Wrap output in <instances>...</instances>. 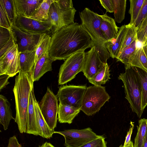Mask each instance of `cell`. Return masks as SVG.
Instances as JSON below:
<instances>
[{
  "mask_svg": "<svg viewBox=\"0 0 147 147\" xmlns=\"http://www.w3.org/2000/svg\"><path fill=\"white\" fill-rule=\"evenodd\" d=\"M20 58V53L16 42L0 56V75L7 74L11 77L19 73Z\"/></svg>",
  "mask_w": 147,
  "mask_h": 147,
  "instance_id": "11",
  "label": "cell"
},
{
  "mask_svg": "<svg viewBox=\"0 0 147 147\" xmlns=\"http://www.w3.org/2000/svg\"><path fill=\"white\" fill-rule=\"evenodd\" d=\"M80 111V109L74 107L59 103L57 117L59 122L61 123H71Z\"/></svg>",
  "mask_w": 147,
  "mask_h": 147,
  "instance_id": "19",
  "label": "cell"
},
{
  "mask_svg": "<svg viewBox=\"0 0 147 147\" xmlns=\"http://www.w3.org/2000/svg\"><path fill=\"white\" fill-rule=\"evenodd\" d=\"M137 126V132L134 140V147H142L143 142L147 132V119H141Z\"/></svg>",
  "mask_w": 147,
  "mask_h": 147,
  "instance_id": "31",
  "label": "cell"
},
{
  "mask_svg": "<svg viewBox=\"0 0 147 147\" xmlns=\"http://www.w3.org/2000/svg\"><path fill=\"white\" fill-rule=\"evenodd\" d=\"M35 51H27L20 53V71L30 74L32 73L35 65Z\"/></svg>",
  "mask_w": 147,
  "mask_h": 147,
  "instance_id": "24",
  "label": "cell"
},
{
  "mask_svg": "<svg viewBox=\"0 0 147 147\" xmlns=\"http://www.w3.org/2000/svg\"><path fill=\"white\" fill-rule=\"evenodd\" d=\"M56 2L60 8L63 10H68L74 7L71 0H56Z\"/></svg>",
  "mask_w": 147,
  "mask_h": 147,
  "instance_id": "40",
  "label": "cell"
},
{
  "mask_svg": "<svg viewBox=\"0 0 147 147\" xmlns=\"http://www.w3.org/2000/svg\"><path fill=\"white\" fill-rule=\"evenodd\" d=\"M51 36L49 34L44 33L40 35L35 50V64L38 60L46 51H48L51 43Z\"/></svg>",
  "mask_w": 147,
  "mask_h": 147,
  "instance_id": "27",
  "label": "cell"
},
{
  "mask_svg": "<svg viewBox=\"0 0 147 147\" xmlns=\"http://www.w3.org/2000/svg\"><path fill=\"white\" fill-rule=\"evenodd\" d=\"M99 1L101 5L106 10L107 12H113L111 0H100Z\"/></svg>",
  "mask_w": 147,
  "mask_h": 147,
  "instance_id": "41",
  "label": "cell"
},
{
  "mask_svg": "<svg viewBox=\"0 0 147 147\" xmlns=\"http://www.w3.org/2000/svg\"><path fill=\"white\" fill-rule=\"evenodd\" d=\"M109 67L107 64L103 67L92 78L88 79L89 82L94 86H101L110 79Z\"/></svg>",
  "mask_w": 147,
  "mask_h": 147,
  "instance_id": "26",
  "label": "cell"
},
{
  "mask_svg": "<svg viewBox=\"0 0 147 147\" xmlns=\"http://www.w3.org/2000/svg\"><path fill=\"white\" fill-rule=\"evenodd\" d=\"M85 53L84 51L77 52L65 60L59 70V85H63L71 81L78 73L83 71Z\"/></svg>",
  "mask_w": 147,
  "mask_h": 147,
  "instance_id": "6",
  "label": "cell"
},
{
  "mask_svg": "<svg viewBox=\"0 0 147 147\" xmlns=\"http://www.w3.org/2000/svg\"><path fill=\"white\" fill-rule=\"evenodd\" d=\"M57 97L48 87L40 102L38 103L42 114L47 124L52 130L56 127L58 105Z\"/></svg>",
  "mask_w": 147,
  "mask_h": 147,
  "instance_id": "7",
  "label": "cell"
},
{
  "mask_svg": "<svg viewBox=\"0 0 147 147\" xmlns=\"http://www.w3.org/2000/svg\"><path fill=\"white\" fill-rule=\"evenodd\" d=\"M138 40L142 45L147 35V16L137 28Z\"/></svg>",
  "mask_w": 147,
  "mask_h": 147,
  "instance_id": "35",
  "label": "cell"
},
{
  "mask_svg": "<svg viewBox=\"0 0 147 147\" xmlns=\"http://www.w3.org/2000/svg\"><path fill=\"white\" fill-rule=\"evenodd\" d=\"M105 138L102 136L101 137L94 140L80 147H107V142Z\"/></svg>",
  "mask_w": 147,
  "mask_h": 147,
  "instance_id": "39",
  "label": "cell"
},
{
  "mask_svg": "<svg viewBox=\"0 0 147 147\" xmlns=\"http://www.w3.org/2000/svg\"><path fill=\"white\" fill-rule=\"evenodd\" d=\"M142 147H147V132L143 141Z\"/></svg>",
  "mask_w": 147,
  "mask_h": 147,
  "instance_id": "46",
  "label": "cell"
},
{
  "mask_svg": "<svg viewBox=\"0 0 147 147\" xmlns=\"http://www.w3.org/2000/svg\"><path fill=\"white\" fill-rule=\"evenodd\" d=\"M39 147H55V146L51 143L46 142L41 145L39 146Z\"/></svg>",
  "mask_w": 147,
  "mask_h": 147,
  "instance_id": "45",
  "label": "cell"
},
{
  "mask_svg": "<svg viewBox=\"0 0 147 147\" xmlns=\"http://www.w3.org/2000/svg\"><path fill=\"white\" fill-rule=\"evenodd\" d=\"M144 0H129L130 7L129 13L130 15V23L134 24Z\"/></svg>",
  "mask_w": 147,
  "mask_h": 147,
  "instance_id": "33",
  "label": "cell"
},
{
  "mask_svg": "<svg viewBox=\"0 0 147 147\" xmlns=\"http://www.w3.org/2000/svg\"><path fill=\"white\" fill-rule=\"evenodd\" d=\"M131 66L137 67L147 71V57L142 46L138 47L130 57L127 66L125 68L126 69Z\"/></svg>",
  "mask_w": 147,
  "mask_h": 147,
  "instance_id": "22",
  "label": "cell"
},
{
  "mask_svg": "<svg viewBox=\"0 0 147 147\" xmlns=\"http://www.w3.org/2000/svg\"><path fill=\"white\" fill-rule=\"evenodd\" d=\"M76 11L74 7L66 10L61 9L56 0L52 3L49 11L48 20L52 25L53 33L63 27L74 23Z\"/></svg>",
  "mask_w": 147,
  "mask_h": 147,
  "instance_id": "9",
  "label": "cell"
},
{
  "mask_svg": "<svg viewBox=\"0 0 147 147\" xmlns=\"http://www.w3.org/2000/svg\"><path fill=\"white\" fill-rule=\"evenodd\" d=\"M36 98L34 90L30 92L27 113V128L26 133L40 136L41 133L36 119L34 106Z\"/></svg>",
  "mask_w": 147,
  "mask_h": 147,
  "instance_id": "16",
  "label": "cell"
},
{
  "mask_svg": "<svg viewBox=\"0 0 147 147\" xmlns=\"http://www.w3.org/2000/svg\"><path fill=\"white\" fill-rule=\"evenodd\" d=\"M125 30V25L119 27V31L115 38L111 41L107 42L105 44L110 57L112 58L117 59L119 55Z\"/></svg>",
  "mask_w": 147,
  "mask_h": 147,
  "instance_id": "20",
  "label": "cell"
},
{
  "mask_svg": "<svg viewBox=\"0 0 147 147\" xmlns=\"http://www.w3.org/2000/svg\"><path fill=\"white\" fill-rule=\"evenodd\" d=\"M48 51L38 60L32 69V75L34 82L38 81L46 73L52 70V64L54 61L49 57Z\"/></svg>",
  "mask_w": 147,
  "mask_h": 147,
  "instance_id": "17",
  "label": "cell"
},
{
  "mask_svg": "<svg viewBox=\"0 0 147 147\" xmlns=\"http://www.w3.org/2000/svg\"><path fill=\"white\" fill-rule=\"evenodd\" d=\"M0 26L10 29L11 28V23L5 11L2 2L0 1Z\"/></svg>",
  "mask_w": 147,
  "mask_h": 147,
  "instance_id": "36",
  "label": "cell"
},
{
  "mask_svg": "<svg viewBox=\"0 0 147 147\" xmlns=\"http://www.w3.org/2000/svg\"><path fill=\"white\" fill-rule=\"evenodd\" d=\"M13 119L11 104L3 95H0V123L3 127L4 130L8 128L10 120Z\"/></svg>",
  "mask_w": 147,
  "mask_h": 147,
  "instance_id": "21",
  "label": "cell"
},
{
  "mask_svg": "<svg viewBox=\"0 0 147 147\" xmlns=\"http://www.w3.org/2000/svg\"><path fill=\"white\" fill-rule=\"evenodd\" d=\"M87 87L86 86L74 85H66L60 87L56 95L59 103L80 109Z\"/></svg>",
  "mask_w": 147,
  "mask_h": 147,
  "instance_id": "10",
  "label": "cell"
},
{
  "mask_svg": "<svg viewBox=\"0 0 147 147\" xmlns=\"http://www.w3.org/2000/svg\"><path fill=\"white\" fill-rule=\"evenodd\" d=\"M43 0H13L15 17L29 18L34 15Z\"/></svg>",
  "mask_w": 147,
  "mask_h": 147,
  "instance_id": "15",
  "label": "cell"
},
{
  "mask_svg": "<svg viewBox=\"0 0 147 147\" xmlns=\"http://www.w3.org/2000/svg\"><path fill=\"white\" fill-rule=\"evenodd\" d=\"M137 31V29L134 24L129 23L125 25V30L119 54L133 42L138 40Z\"/></svg>",
  "mask_w": 147,
  "mask_h": 147,
  "instance_id": "25",
  "label": "cell"
},
{
  "mask_svg": "<svg viewBox=\"0 0 147 147\" xmlns=\"http://www.w3.org/2000/svg\"><path fill=\"white\" fill-rule=\"evenodd\" d=\"M147 16V0H144L142 6L134 24L137 28Z\"/></svg>",
  "mask_w": 147,
  "mask_h": 147,
  "instance_id": "38",
  "label": "cell"
},
{
  "mask_svg": "<svg viewBox=\"0 0 147 147\" xmlns=\"http://www.w3.org/2000/svg\"><path fill=\"white\" fill-rule=\"evenodd\" d=\"M33 83L32 73L20 71L15 78L13 89L16 110L14 120L22 134L26 131L27 113L30 94L34 90Z\"/></svg>",
  "mask_w": 147,
  "mask_h": 147,
  "instance_id": "2",
  "label": "cell"
},
{
  "mask_svg": "<svg viewBox=\"0 0 147 147\" xmlns=\"http://www.w3.org/2000/svg\"><path fill=\"white\" fill-rule=\"evenodd\" d=\"M138 40L133 42L119 55L116 59L117 61H120L125 65V67L128 65L131 57L134 53L138 48Z\"/></svg>",
  "mask_w": 147,
  "mask_h": 147,
  "instance_id": "32",
  "label": "cell"
},
{
  "mask_svg": "<svg viewBox=\"0 0 147 147\" xmlns=\"http://www.w3.org/2000/svg\"><path fill=\"white\" fill-rule=\"evenodd\" d=\"M51 36L48 54L54 61L65 60L74 53L93 46L88 34L76 22L63 27Z\"/></svg>",
  "mask_w": 147,
  "mask_h": 147,
  "instance_id": "1",
  "label": "cell"
},
{
  "mask_svg": "<svg viewBox=\"0 0 147 147\" xmlns=\"http://www.w3.org/2000/svg\"><path fill=\"white\" fill-rule=\"evenodd\" d=\"M22 31L27 33L41 34L53 32V26L49 20L40 21L30 18L16 16L13 23Z\"/></svg>",
  "mask_w": 147,
  "mask_h": 147,
  "instance_id": "12",
  "label": "cell"
},
{
  "mask_svg": "<svg viewBox=\"0 0 147 147\" xmlns=\"http://www.w3.org/2000/svg\"><path fill=\"white\" fill-rule=\"evenodd\" d=\"M144 51L147 57V44L145 46H142Z\"/></svg>",
  "mask_w": 147,
  "mask_h": 147,
  "instance_id": "47",
  "label": "cell"
},
{
  "mask_svg": "<svg viewBox=\"0 0 147 147\" xmlns=\"http://www.w3.org/2000/svg\"><path fill=\"white\" fill-rule=\"evenodd\" d=\"M56 0H43L34 14L29 17L35 20H48L49 18V12L51 5Z\"/></svg>",
  "mask_w": 147,
  "mask_h": 147,
  "instance_id": "30",
  "label": "cell"
},
{
  "mask_svg": "<svg viewBox=\"0 0 147 147\" xmlns=\"http://www.w3.org/2000/svg\"><path fill=\"white\" fill-rule=\"evenodd\" d=\"M126 1V0H111L114 19L117 23H121L125 18Z\"/></svg>",
  "mask_w": 147,
  "mask_h": 147,
  "instance_id": "28",
  "label": "cell"
},
{
  "mask_svg": "<svg viewBox=\"0 0 147 147\" xmlns=\"http://www.w3.org/2000/svg\"><path fill=\"white\" fill-rule=\"evenodd\" d=\"M100 16L101 29L108 42L111 41L115 38L119 28L117 26L114 19L106 13Z\"/></svg>",
  "mask_w": 147,
  "mask_h": 147,
  "instance_id": "18",
  "label": "cell"
},
{
  "mask_svg": "<svg viewBox=\"0 0 147 147\" xmlns=\"http://www.w3.org/2000/svg\"><path fill=\"white\" fill-rule=\"evenodd\" d=\"M147 44V35L146 38L144 42L142 45V46H144L145 45Z\"/></svg>",
  "mask_w": 147,
  "mask_h": 147,
  "instance_id": "49",
  "label": "cell"
},
{
  "mask_svg": "<svg viewBox=\"0 0 147 147\" xmlns=\"http://www.w3.org/2000/svg\"><path fill=\"white\" fill-rule=\"evenodd\" d=\"M134 127V124L132 122H131V125L129 130L127 132V134L125 137V140L123 145L125 147L129 145L131 141V135L133 132V130Z\"/></svg>",
  "mask_w": 147,
  "mask_h": 147,
  "instance_id": "43",
  "label": "cell"
},
{
  "mask_svg": "<svg viewBox=\"0 0 147 147\" xmlns=\"http://www.w3.org/2000/svg\"><path fill=\"white\" fill-rule=\"evenodd\" d=\"M11 30L15 34L18 49L20 53L35 50L41 34L24 32L13 24L12 25Z\"/></svg>",
  "mask_w": 147,
  "mask_h": 147,
  "instance_id": "13",
  "label": "cell"
},
{
  "mask_svg": "<svg viewBox=\"0 0 147 147\" xmlns=\"http://www.w3.org/2000/svg\"><path fill=\"white\" fill-rule=\"evenodd\" d=\"M110 98L105 87L94 85L87 87L80 109L87 115H92L98 112Z\"/></svg>",
  "mask_w": 147,
  "mask_h": 147,
  "instance_id": "5",
  "label": "cell"
},
{
  "mask_svg": "<svg viewBox=\"0 0 147 147\" xmlns=\"http://www.w3.org/2000/svg\"><path fill=\"white\" fill-rule=\"evenodd\" d=\"M105 64L101 61L98 52L96 47L92 46L89 51L85 52V60L82 72L88 80L94 76Z\"/></svg>",
  "mask_w": 147,
  "mask_h": 147,
  "instance_id": "14",
  "label": "cell"
},
{
  "mask_svg": "<svg viewBox=\"0 0 147 147\" xmlns=\"http://www.w3.org/2000/svg\"><path fill=\"white\" fill-rule=\"evenodd\" d=\"M64 138L66 147H80L102 136L97 135L90 127L85 129H69L61 131H55Z\"/></svg>",
  "mask_w": 147,
  "mask_h": 147,
  "instance_id": "8",
  "label": "cell"
},
{
  "mask_svg": "<svg viewBox=\"0 0 147 147\" xmlns=\"http://www.w3.org/2000/svg\"><path fill=\"white\" fill-rule=\"evenodd\" d=\"M7 147H22L19 143L16 136L14 135L10 138Z\"/></svg>",
  "mask_w": 147,
  "mask_h": 147,
  "instance_id": "44",
  "label": "cell"
},
{
  "mask_svg": "<svg viewBox=\"0 0 147 147\" xmlns=\"http://www.w3.org/2000/svg\"><path fill=\"white\" fill-rule=\"evenodd\" d=\"M12 24L13 23L15 15L13 0H0Z\"/></svg>",
  "mask_w": 147,
  "mask_h": 147,
  "instance_id": "34",
  "label": "cell"
},
{
  "mask_svg": "<svg viewBox=\"0 0 147 147\" xmlns=\"http://www.w3.org/2000/svg\"><path fill=\"white\" fill-rule=\"evenodd\" d=\"M10 77L9 75L3 74L0 75V90L3 89L9 83L8 80Z\"/></svg>",
  "mask_w": 147,
  "mask_h": 147,
  "instance_id": "42",
  "label": "cell"
},
{
  "mask_svg": "<svg viewBox=\"0 0 147 147\" xmlns=\"http://www.w3.org/2000/svg\"><path fill=\"white\" fill-rule=\"evenodd\" d=\"M119 147H124L123 145H121L120 146H119ZM125 147H134V145L133 144V143L131 141V143L128 145L127 146Z\"/></svg>",
  "mask_w": 147,
  "mask_h": 147,
  "instance_id": "48",
  "label": "cell"
},
{
  "mask_svg": "<svg viewBox=\"0 0 147 147\" xmlns=\"http://www.w3.org/2000/svg\"><path fill=\"white\" fill-rule=\"evenodd\" d=\"M34 106L36 120L40 130V136L43 138L50 139L55 133L54 130L51 129L45 121L40 112L38 102L35 100Z\"/></svg>",
  "mask_w": 147,
  "mask_h": 147,
  "instance_id": "23",
  "label": "cell"
},
{
  "mask_svg": "<svg viewBox=\"0 0 147 147\" xmlns=\"http://www.w3.org/2000/svg\"><path fill=\"white\" fill-rule=\"evenodd\" d=\"M140 79L142 95L143 110L147 105V71L139 67H135Z\"/></svg>",
  "mask_w": 147,
  "mask_h": 147,
  "instance_id": "29",
  "label": "cell"
},
{
  "mask_svg": "<svg viewBox=\"0 0 147 147\" xmlns=\"http://www.w3.org/2000/svg\"><path fill=\"white\" fill-rule=\"evenodd\" d=\"M0 49L9 41L11 35V29H8L0 26Z\"/></svg>",
  "mask_w": 147,
  "mask_h": 147,
  "instance_id": "37",
  "label": "cell"
},
{
  "mask_svg": "<svg viewBox=\"0 0 147 147\" xmlns=\"http://www.w3.org/2000/svg\"><path fill=\"white\" fill-rule=\"evenodd\" d=\"M125 72L119 75L118 79L124 84L125 98L130 104L132 111L140 118L143 113L142 95L140 79L135 67L125 69Z\"/></svg>",
  "mask_w": 147,
  "mask_h": 147,
  "instance_id": "3",
  "label": "cell"
},
{
  "mask_svg": "<svg viewBox=\"0 0 147 147\" xmlns=\"http://www.w3.org/2000/svg\"><path fill=\"white\" fill-rule=\"evenodd\" d=\"M79 15L81 25L90 37L93 46L98 50L107 49L105 44L108 41L100 28V15L87 7L80 12Z\"/></svg>",
  "mask_w": 147,
  "mask_h": 147,
  "instance_id": "4",
  "label": "cell"
}]
</instances>
